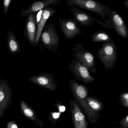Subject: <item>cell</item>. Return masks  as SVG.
Segmentation results:
<instances>
[{"instance_id": "cell-1", "label": "cell", "mask_w": 128, "mask_h": 128, "mask_svg": "<svg viewBox=\"0 0 128 128\" xmlns=\"http://www.w3.org/2000/svg\"><path fill=\"white\" fill-rule=\"evenodd\" d=\"M69 86L76 101L86 119L91 124L96 123L100 118V114L92 110L88 104L86 98L88 96L89 89L72 79L70 80Z\"/></svg>"}, {"instance_id": "cell-2", "label": "cell", "mask_w": 128, "mask_h": 128, "mask_svg": "<svg viewBox=\"0 0 128 128\" xmlns=\"http://www.w3.org/2000/svg\"><path fill=\"white\" fill-rule=\"evenodd\" d=\"M66 4L70 7L76 6L78 8L90 11L100 16L103 19L111 14L110 8L96 0H67Z\"/></svg>"}, {"instance_id": "cell-3", "label": "cell", "mask_w": 128, "mask_h": 128, "mask_svg": "<svg viewBox=\"0 0 128 128\" xmlns=\"http://www.w3.org/2000/svg\"><path fill=\"white\" fill-rule=\"evenodd\" d=\"M97 56L106 70L113 68L118 59L116 43L113 40L103 42L102 48L97 50Z\"/></svg>"}, {"instance_id": "cell-4", "label": "cell", "mask_w": 128, "mask_h": 128, "mask_svg": "<svg viewBox=\"0 0 128 128\" xmlns=\"http://www.w3.org/2000/svg\"><path fill=\"white\" fill-rule=\"evenodd\" d=\"M72 50L75 60L85 66L90 72L96 74V69L94 54L84 48L83 42L76 44Z\"/></svg>"}, {"instance_id": "cell-5", "label": "cell", "mask_w": 128, "mask_h": 128, "mask_svg": "<svg viewBox=\"0 0 128 128\" xmlns=\"http://www.w3.org/2000/svg\"><path fill=\"white\" fill-rule=\"evenodd\" d=\"M40 41L47 49L57 53L60 38L54 24H50L45 25L41 33Z\"/></svg>"}, {"instance_id": "cell-6", "label": "cell", "mask_w": 128, "mask_h": 128, "mask_svg": "<svg viewBox=\"0 0 128 128\" xmlns=\"http://www.w3.org/2000/svg\"><path fill=\"white\" fill-rule=\"evenodd\" d=\"M99 24L108 30L114 29L116 33L122 38H126L128 37V29L126 23L115 10L112 11L108 20L104 23L100 21Z\"/></svg>"}, {"instance_id": "cell-7", "label": "cell", "mask_w": 128, "mask_h": 128, "mask_svg": "<svg viewBox=\"0 0 128 128\" xmlns=\"http://www.w3.org/2000/svg\"><path fill=\"white\" fill-rule=\"evenodd\" d=\"M12 90L7 81L0 80V118L4 116V114L12 104Z\"/></svg>"}, {"instance_id": "cell-8", "label": "cell", "mask_w": 128, "mask_h": 128, "mask_svg": "<svg viewBox=\"0 0 128 128\" xmlns=\"http://www.w3.org/2000/svg\"><path fill=\"white\" fill-rule=\"evenodd\" d=\"M68 68L78 80L86 84L95 81V78L90 74L88 70L75 59L72 60Z\"/></svg>"}, {"instance_id": "cell-9", "label": "cell", "mask_w": 128, "mask_h": 128, "mask_svg": "<svg viewBox=\"0 0 128 128\" xmlns=\"http://www.w3.org/2000/svg\"><path fill=\"white\" fill-rule=\"evenodd\" d=\"M28 81L51 91H56L58 86L54 75L48 72H42L31 76L28 78Z\"/></svg>"}, {"instance_id": "cell-10", "label": "cell", "mask_w": 128, "mask_h": 128, "mask_svg": "<svg viewBox=\"0 0 128 128\" xmlns=\"http://www.w3.org/2000/svg\"><path fill=\"white\" fill-rule=\"evenodd\" d=\"M61 31L66 40H72L82 34L81 30L78 26V23L74 18L58 19Z\"/></svg>"}, {"instance_id": "cell-11", "label": "cell", "mask_w": 128, "mask_h": 128, "mask_svg": "<svg viewBox=\"0 0 128 128\" xmlns=\"http://www.w3.org/2000/svg\"><path fill=\"white\" fill-rule=\"evenodd\" d=\"M70 109L74 128H88L86 118L75 100L70 101Z\"/></svg>"}, {"instance_id": "cell-12", "label": "cell", "mask_w": 128, "mask_h": 128, "mask_svg": "<svg viewBox=\"0 0 128 128\" xmlns=\"http://www.w3.org/2000/svg\"><path fill=\"white\" fill-rule=\"evenodd\" d=\"M61 3V0H46L43 1H35L26 9L21 10L20 16L24 18L29 15L35 13L43 9L52 5H59Z\"/></svg>"}, {"instance_id": "cell-13", "label": "cell", "mask_w": 128, "mask_h": 128, "mask_svg": "<svg viewBox=\"0 0 128 128\" xmlns=\"http://www.w3.org/2000/svg\"><path fill=\"white\" fill-rule=\"evenodd\" d=\"M37 26L34 13L28 16L24 28V36L32 46H36L35 41L37 34Z\"/></svg>"}, {"instance_id": "cell-14", "label": "cell", "mask_w": 128, "mask_h": 128, "mask_svg": "<svg viewBox=\"0 0 128 128\" xmlns=\"http://www.w3.org/2000/svg\"><path fill=\"white\" fill-rule=\"evenodd\" d=\"M70 10L74 17V20L81 26H88L92 24L94 22H97L98 21L86 12L76 6L71 7Z\"/></svg>"}, {"instance_id": "cell-15", "label": "cell", "mask_w": 128, "mask_h": 128, "mask_svg": "<svg viewBox=\"0 0 128 128\" xmlns=\"http://www.w3.org/2000/svg\"><path fill=\"white\" fill-rule=\"evenodd\" d=\"M56 10L54 8L48 7L43 9L42 18L39 23L37 25V34L35 41L36 46H39L41 33L42 30L45 26L48 19L56 13Z\"/></svg>"}, {"instance_id": "cell-16", "label": "cell", "mask_w": 128, "mask_h": 128, "mask_svg": "<svg viewBox=\"0 0 128 128\" xmlns=\"http://www.w3.org/2000/svg\"><path fill=\"white\" fill-rule=\"evenodd\" d=\"M20 108L21 112L24 116L35 122L41 128H43L44 123L43 121L38 117L34 109L24 100H21L20 102Z\"/></svg>"}, {"instance_id": "cell-17", "label": "cell", "mask_w": 128, "mask_h": 128, "mask_svg": "<svg viewBox=\"0 0 128 128\" xmlns=\"http://www.w3.org/2000/svg\"><path fill=\"white\" fill-rule=\"evenodd\" d=\"M7 46L9 51L12 54H16L20 52V43L12 31H9L7 34Z\"/></svg>"}, {"instance_id": "cell-18", "label": "cell", "mask_w": 128, "mask_h": 128, "mask_svg": "<svg viewBox=\"0 0 128 128\" xmlns=\"http://www.w3.org/2000/svg\"><path fill=\"white\" fill-rule=\"evenodd\" d=\"M92 41L94 42H105L112 40L111 36L104 30H99L90 36Z\"/></svg>"}, {"instance_id": "cell-19", "label": "cell", "mask_w": 128, "mask_h": 128, "mask_svg": "<svg viewBox=\"0 0 128 128\" xmlns=\"http://www.w3.org/2000/svg\"><path fill=\"white\" fill-rule=\"evenodd\" d=\"M89 107L94 111L99 112L103 109L104 105L101 101L96 97L88 96L86 98Z\"/></svg>"}, {"instance_id": "cell-20", "label": "cell", "mask_w": 128, "mask_h": 128, "mask_svg": "<svg viewBox=\"0 0 128 128\" xmlns=\"http://www.w3.org/2000/svg\"><path fill=\"white\" fill-rule=\"evenodd\" d=\"M61 115V113L60 112H53L50 113V115L48 118V119L50 122L54 126L58 121Z\"/></svg>"}, {"instance_id": "cell-21", "label": "cell", "mask_w": 128, "mask_h": 128, "mask_svg": "<svg viewBox=\"0 0 128 128\" xmlns=\"http://www.w3.org/2000/svg\"><path fill=\"white\" fill-rule=\"evenodd\" d=\"M119 101L123 106L128 108V93L127 92L122 93L120 97Z\"/></svg>"}, {"instance_id": "cell-22", "label": "cell", "mask_w": 128, "mask_h": 128, "mask_svg": "<svg viewBox=\"0 0 128 128\" xmlns=\"http://www.w3.org/2000/svg\"><path fill=\"white\" fill-rule=\"evenodd\" d=\"M12 2V0H4L2 1V6L5 15H6Z\"/></svg>"}, {"instance_id": "cell-23", "label": "cell", "mask_w": 128, "mask_h": 128, "mask_svg": "<svg viewBox=\"0 0 128 128\" xmlns=\"http://www.w3.org/2000/svg\"><path fill=\"white\" fill-rule=\"evenodd\" d=\"M119 128H128V114L122 118L120 120Z\"/></svg>"}, {"instance_id": "cell-24", "label": "cell", "mask_w": 128, "mask_h": 128, "mask_svg": "<svg viewBox=\"0 0 128 128\" xmlns=\"http://www.w3.org/2000/svg\"><path fill=\"white\" fill-rule=\"evenodd\" d=\"M6 127L7 128H20L18 125L14 120H11L8 122Z\"/></svg>"}, {"instance_id": "cell-25", "label": "cell", "mask_w": 128, "mask_h": 128, "mask_svg": "<svg viewBox=\"0 0 128 128\" xmlns=\"http://www.w3.org/2000/svg\"><path fill=\"white\" fill-rule=\"evenodd\" d=\"M43 9L41 10L40 11H38L36 15L35 16L36 18V25H38V24L39 23L41 18H42V12H43Z\"/></svg>"}, {"instance_id": "cell-26", "label": "cell", "mask_w": 128, "mask_h": 128, "mask_svg": "<svg viewBox=\"0 0 128 128\" xmlns=\"http://www.w3.org/2000/svg\"><path fill=\"white\" fill-rule=\"evenodd\" d=\"M56 106L57 108H58V110H59V112H60V113H63V112H65L66 111V108L64 105L62 104H60V102L56 103Z\"/></svg>"}, {"instance_id": "cell-27", "label": "cell", "mask_w": 128, "mask_h": 128, "mask_svg": "<svg viewBox=\"0 0 128 128\" xmlns=\"http://www.w3.org/2000/svg\"><path fill=\"white\" fill-rule=\"evenodd\" d=\"M124 5L125 7L126 8V9L128 10V0H127L124 2Z\"/></svg>"}]
</instances>
